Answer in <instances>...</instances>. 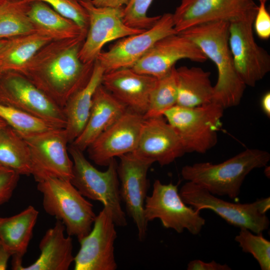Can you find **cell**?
Listing matches in <instances>:
<instances>
[{"mask_svg": "<svg viewBox=\"0 0 270 270\" xmlns=\"http://www.w3.org/2000/svg\"><path fill=\"white\" fill-rule=\"evenodd\" d=\"M50 42L43 46L21 72L62 108L89 80L94 62L84 63L79 52L85 39Z\"/></svg>", "mask_w": 270, "mask_h": 270, "instance_id": "obj_1", "label": "cell"}, {"mask_svg": "<svg viewBox=\"0 0 270 270\" xmlns=\"http://www.w3.org/2000/svg\"><path fill=\"white\" fill-rule=\"evenodd\" d=\"M229 24L226 21L210 22L179 32L196 44L216 66L218 76L212 102L224 109L240 104L246 86L234 66L228 42Z\"/></svg>", "mask_w": 270, "mask_h": 270, "instance_id": "obj_2", "label": "cell"}, {"mask_svg": "<svg viewBox=\"0 0 270 270\" xmlns=\"http://www.w3.org/2000/svg\"><path fill=\"white\" fill-rule=\"evenodd\" d=\"M270 160L267 151L247 148L219 164L203 162L185 166L181 174L185 180L201 186L214 195L235 199L246 176L254 169L266 166Z\"/></svg>", "mask_w": 270, "mask_h": 270, "instance_id": "obj_3", "label": "cell"}, {"mask_svg": "<svg viewBox=\"0 0 270 270\" xmlns=\"http://www.w3.org/2000/svg\"><path fill=\"white\" fill-rule=\"evenodd\" d=\"M37 183L46 212L62 222L68 236L78 242L87 236L96 217L92 204L68 180L49 178Z\"/></svg>", "mask_w": 270, "mask_h": 270, "instance_id": "obj_4", "label": "cell"}, {"mask_svg": "<svg viewBox=\"0 0 270 270\" xmlns=\"http://www.w3.org/2000/svg\"><path fill=\"white\" fill-rule=\"evenodd\" d=\"M68 150L73 162L70 180L72 184L84 197L100 202L116 226H126V215L121 206L118 163L115 158L102 172L89 162L82 150L72 144Z\"/></svg>", "mask_w": 270, "mask_h": 270, "instance_id": "obj_5", "label": "cell"}, {"mask_svg": "<svg viewBox=\"0 0 270 270\" xmlns=\"http://www.w3.org/2000/svg\"><path fill=\"white\" fill-rule=\"evenodd\" d=\"M182 200L196 210H210L228 224L248 229L256 234L268 229L266 212L270 208V197L257 199L252 203L237 204L218 198L201 186L188 181L180 188Z\"/></svg>", "mask_w": 270, "mask_h": 270, "instance_id": "obj_6", "label": "cell"}, {"mask_svg": "<svg viewBox=\"0 0 270 270\" xmlns=\"http://www.w3.org/2000/svg\"><path fill=\"white\" fill-rule=\"evenodd\" d=\"M224 110L214 102L194 108L176 105L163 116L177 132L186 153L204 154L217 144Z\"/></svg>", "mask_w": 270, "mask_h": 270, "instance_id": "obj_7", "label": "cell"}, {"mask_svg": "<svg viewBox=\"0 0 270 270\" xmlns=\"http://www.w3.org/2000/svg\"><path fill=\"white\" fill-rule=\"evenodd\" d=\"M0 104L24 111L56 128L66 127L63 108L21 73L8 71L0 75Z\"/></svg>", "mask_w": 270, "mask_h": 270, "instance_id": "obj_8", "label": "cell"}, {"mask_svg": "<svg viewBox=\"0 0 270 270\" xmlns=\"http://www.w3.org/2000/svg\"><path fill=\"white\" fill-rule=\"evenodd\" d=\"M200 212L182 200L178 185L163 184L158 180H154L152 194L145 200L144 216L148 222L158 218L164 228L178 233L186 230L192 234H198L206 224Z\"/></svg>", "mask_w": 270, "mask_h": 270, "instance_id": "obj_9", "label": "cell"}, {"mask_svg": "<svg viewBox=\"0 0 270 270\" xmlns=\"http://www.w3.org/2000/svg\"><path fill=\"white\" fill-rule=\"evenodd\" d=\"M21 136L30 150L31 175L36 182L49 178L70 180L73 162L69 156L67 146L69 142L64 128H56L36 134Z\"/></svg>", "mask_w": 270, "mask_h": 270, "instance_id": "obj_10", "label": "cell"}, {"mask_svg": "<svg viewBox=\"0 0 270 270\" xmlns=\"http://www.w3.org/2000/svg\"><path fill=\"white\" fill-rule=\"evenodd\" d=\"M255 16L229 24L228 42L236 70L242 82L252 87L270 70V56L254 36Z\"/></svg>", "mask_w": 270, "mask_h": 270, "instance_id": "obj_11", "label": "cell"}, {"mask_svg": "<svg viewBox=\"0 0 270 270\" xmlns=\"http://www.w3.org/2000/svg\"><path fill=\"white\" fill-rule=\"evenodd\" d=\"M78 2L88 18L87 33L79 52L80 58L84 63L94 62L106 44L144 30L130 27L124 23L123 8L98 7L91 0Z\"/></svg>", "mask_w": 270, "mask_h": 270, "instance_id": "obj_12", "label": "cell"}, {"mask_svg": "<svg viewBox=\"0 0 270 270\" xmlns=\"http://www.w3.org/2000/svg\"><path fill=\"white\" fill-rule=\"evenodd\" d=\"M258 8L252 0H181L172 14L174 27L179 33L204 23L230 22L254 16Z\"/></svg>", "mask_w": 270, "mask_h": 270, "instance_id": "obj_13", "label": "cell"}, {"mask_svg": "<svg viewBox=\"0 0 270 270\" xmlns=\"http://www.w3.org/2000/svg\"><path fill=\"white\" fill-rule=\"evenodd\" d=\"M178 33L174 27L172 14L160 16L156 23L143 32L120 39L108 50L102 52L97 60L105 72L132 68L164 37Z\"/></svg>", "mask_w": 270, "mask_h": 270, "instance_id": "obj_14", "label": "cell"}, {"mask_svg": "<svg viewBox=\"0 0 270 270\" xmlns=\"http://www.w3.org/2000/svg\"><path fill=\"white\" fill-rule=\"evenodd\" d=\"M117 172L120 182V194L126 212L138 230V237L143 240L146 234L148 222L144 216V204L148 188V170L153 164L132 152L119 157Z\"/></svg>", "mask_w": 270, "mask_h": 270, "instance_id": "obj_15", "label": "cell"}, {"mask_svg": "<svg viewBox=\"0 0 270 270\" xmlns=\"http://www.w3.org/2000/svg\"><path fill=\"white\" fill-rule=\"evenodd\" d=\"M115 224L103 208L96 216L89 234L79 242L80 248L74 256L75 270H116L117 264L114 244L117 236Z\"/></svg>", "mask_w": 270, "mask_h": 270, "instance_id": "obj_16", "label": "cell"}, {"mask_svg": "<svg viewBox=\"0 0 270 270\" xmlns=\"http://www.w3.org/2000/svg\"><path fill=\"white\" fill-rule=\"evenodd\" d=\"M144 118L130 109L88 148L89 158L96 164L108 166L116 157L136 148Z\"/></svg>", "mask_w": 270, "mask_h": 270, "instance_id": "obj_17", "label": "cell"}, {"mask_svg": "<svg viewBox=\"0 0 270 270\" xmlns=\"http://www.w3.org/2000/svg\"><path fill=\"white\" fill-rule=\"evenodd\" d=\"M182 59L204 62L208 58L192 40L176 33L156 42L132 68L138 73L159 78L168 74Z\"/></svg>", "mask_w": 270, "mask_h": 270, "instance_id": "obj_18", "label": "cell"}, {"mask_svg": "<svg viewBox=\"0 0 270 270\" xmlns=\"http://www.w3.org/2000/svg\"><path fill=\"white\" fill-rule=\"evenodd\" d=\"M132 152L161 166L172 163L186 154L178 135L163 116L144 118L138 145Z\"/></svg>", "mask_w": 270, "mask_h": 270, "instance_id": "obj_19", "label": "cell"}, {"mask_svg": "<svg viewBox=\"0 0 270 270\" xmlns=\"http://www.w3.org/2000/svg\"><path fill=\"white\" fill-rule=\"evenodd\" d=\"M156 80L132 68H122L104 72L102 84L127 108L144 116Z\"/></svg>", "mask_w": 270, "mask_h": 270, "instance_id": "obj_20", "label": "cell"}, {"mask_svg": "<svg viewBox=\"0 0 270 270\" xmlns=\"http://www.w3.org/2000/svg\"><path fill=\"white\" fill-rule=\"evenodd\" d=\"M127 109L101 84L94 94L91 110L84 128L71 144L84 152Z\"/></svg>", "mask_w": 270, "mask_h": 270, "instance_id": "obj_21", "label": "cell"}, {"mask_svg": "<svg viewBox=\"0 0 270 270\" xmlns=\"http://www.w3.org/2000/svg\"><path fill=\"white\" fill-rule=\"evenodd\" d=\"M65 227L56 220L54 226L45 232L39 244L40 254L30 266L20 270H68L74 261L72 240L66 236Z\"/></svg>", "mask_w": 270, "mask_h": 270, "instance_id": "obj_22", "label": "cell"}, {"mask_svg": "<svg viewBox=\"0 0 270 270\" xmlns=\"http://www.w3.org/2000/svg\"><path fill=\"white\" fill-rule=\"evenodd\" d=\"M104 72V68L96 60L91 76L87 84L70 98L63 108L66 118V126L64 129L70 144L80 134L84 128L91 110L94 94L102 84Z\"/></svg>", "mask_w": 270, "mask_h": 270, "instance_id": "obj_23", "label": "cell"}, {"mask_svg": "<svg viewBox=\"0 0 270 270\" xmlns=\"http://www.w3.org/2000/svg\"><path fill=\"white\" fill-rule=\"evenodd\" d=\"M39 212L29 206L14 216L0 217V242L12 258L22 260L32 238Z\"/></svg>", "mask_w": 270, "mask_h": 270, "instance_id": "obj_24", "label": "cell"}, {"mask_svg": "<svg viewBox=\"0 0 270 270\" xmlns=\"http://www.w3.org/2000/svg\"><path fill=\"white\" fill-rule=\"evenodd\" d=\"M210 73L199 67L182 66L176 68V105L194 108L212 102L214 86Z\"/></svg>", "mask_w": 270, "mask_h": 270, "instance_id": "obj_25", "label": "cell"}, {"mask_svg": "<svg viewBox=\"0 0 270 270\" xmlns=\"http://www.w3.org/2000/svg\"><path fill=\"white\" fill-rule=\"evenodd\" d=\"M28 14L36 32L52 41L86 36L74 22L61 15L44 2H30Z\"/></svg>", "mask_w": 270, "mask_h": 270, "instance_id": "obj_26", "label": "cell"}, {"mask_svg": "<svg viewBox=\"0 0 270 270\" xmlns=\"http://www.w3.org/2000/svg\"><path fill=\"white\" fill-rule=\"evenodd\" d=\"M51 41L36 32L8 39L0 49V70L21 72L36 53Z\"/></svg>", "mask_w": 270, "mask_h": 270, "instance_id": "obj_27", "label": "cell"}, {"mask_svg": "<svg viewBox=\"0 0 270 270\" xmlns=\"http://www.w3.org/2000/svg\"><path fill=\"white\" fill-rule=\"evenodd\" d=\"M0 164L20 176L32 174L28 146L24 138L8 125L0 130Z\"/></svg>", "mask_w": 270, "mask_h": 270, "instance_id": "obj_28", "label": "cell"}, {"mask_svg": "<svg viewBox=\"0 0 270 270\" xmlns=\"http://www.w3.org/2000/svg\"><path fill=\"white\" fill-rule=\"evenodd\" d=\"M29 4L24 0L0 3V40L36 32L28 14Z\"/></svg>", "mask_w": 270, "mask_h": 270, "instance_id": "obj_29", "label": "cell"}, {"mask_svg": "<svg viewBox=\"0 0 270 270\" xmlns=\"http://www.w3.org/2000/svg\"><path fill=\"white\" fill-rule=\"evenodd\" d=\"M177 98L176 68L174 66L166 75L157 78L144 118L163 116L165 111L176 105Z\"/></svg>", "mask_w": 270, "mask_h": 270, "instance_id": "obj_30", "label": "cell"}, {"mask_svg": "<svg viewBox=\"0 0 270 270\" xmlns=\"http://www.w3.org/2000/svg\"><path fill=\"white\" fill-rule=\"evenodd\" d=\"M0 118L21 136L36 134L56 128L24 111L0 104Z\"/></svg>", "mask_w": 270, "mask_h": 270, "instance_id": "obj_31", "label": "cell"}, {"mask_svg": "<svg viewBox=\"0 0 270 270\" xmlns=\"http://www.w3.org/2000/svg\"><path fill=\"white\" fill-rule=\"evenodd\" d=\"M244 252L250 254L262 270H270V242L262 234H256L246 228H240L235 237Z\"/></svg>", "mask_w": 270, "mask_h": 270, "instance_id": "obj_32", "label": "cell"}, {"mask_svg": "<svg viewBox=\"0 0 270 270\" xmlns=\"http://www.w3.org/2000/svg\"><path fill=\"white\" fill-rule=\"evenodd\" d=\"M153 0H129L123 8V19L128 26L142 30L152 27L160 16H149L148 10Z\"/></svg>", "mask_w": 270, "mask_h": 270, "instance_id": "obj_33", "label": "cell"}, {"mask_svg": "<svg viewBox=\"0 0 270 270\" xmlns=\"http://www.w3.org/2000/svg\"><path fill=\"white\" fill-rule=\"evenodd\" d=\"M27 2L40 1L49 5L64 16L74 22L86 34L88 26V14L76 0H24Z\"/></svg>", "mask_w": 270, "mask_h": 270, "instance_id": "obj_34", "label": "cell"}, {"mask_svg": "<svg viewBox=\"0 0 270 270\" xmlns=\"http://www.w3.org/2000/svg\"><path fill=\"white\" fill-rule=\"evenodd\" d=\"M20 176L18 174L10 169L0 172V206L11 198Z\"/></svg>", "mask_w": 270, "mask_h": 270, "instance_id": "obj_35", "label": "cell"}, {"mask_svg": "<svg viewBox=\"0 0 270 270\" xmlns=\"http://www.w3.org/2000/svg\"><path fill=\"white\" fill-rule=\"evenodd\" d=\"M253 26L257 36L261 39L267 40L270 37V15L266 3L260 2L258 6Z\"/></svg>", "mask_w": 270, "mask_h": 270, "instance_id": "obj_36", "label": "cell"}, {"mask_svg": "<svg viewBox=\"0 0 270 270\" xmlns=\"http://www.w3.org/2000/svg\"><path fill=\"white\" fill-rule=\"evenodd\" d=\"M188 270H230L231 268L226 264H221L212 260L208 262L194 260L188 262Z\"/></svg>", "mask_w": 270, "mask_h": 270, "instance_id": "obj_37", "label": "cell"}, {"mask_svg": "<svg viewBox=\"0 0 270 270\" xmlns=\"http://www.w3.org/2000/svg\"><path fill=\"white\" fill-rule=\"evenodd\" d=\"M129 0H91L94 5L98 7L124 8Z\"/></svg>", "mask_w": 270, "mask_h": 270, "instance_id": "obj_38", "label": "cell"}, {"mask_svg": "<svg viewBox=\"0 0 270 270\" xmlns=\"http://www.w3.org/2000/svg\"><path fill=\"white\" fill-rule=\"evenodd\" d=\"M11 256L10 252L0 242V270L7 269L8 261Z\"/></svg>", "mask_w": 270, "mask_h": 270, "instance_id": "obj_39", "label": "cell"}, {"mask_svg": "<svg viewBox=\"0 0 270 270\" xmlns=\"http://www.w3.org/2000/svg\"><path fill=\"white\" fill-rule=\"evenodd\" d=\"M260 106L264 112L268 117L270 116V92H268L262 96Z\"/></svg>", "mask_w": 270, "mask_h": 270, "instance_id": "obj_40", "label": "cell"}, {"mask_svg": "<svg viewBox=\"0 0 270 270\" xmlns=\"http://www.w3.org/2000/svg\"><path fill=\"white\" fill-rule=\"evenodd\" d=\"M8 125V124L6 123V122L0 118V130Z\"/></svg>", "mask_w": 270, "mask_h": 270, "instance_id": "obj_41", "label": "cell"}, {"mask_svg": "<svg viewBox=\"0 0 270 270\" xmlns=\"http://www.w3.org/2000/svg\"><path fill=\"white\" fill-rule=\"evenodd\" d=\"M8 39L0 40V49L4 45Z\"/></svg>", "mask_w": 270, "mask_h": 270, "instance_id": "obj_42", "label": "cell"}, {"mask_svg": "<svg viewBox=\"0 0 270 270\" xmlns=\"http://www.w3.org/2000/svg\"><path fill=\"white\" fill-rule=\"evenodd\" d=\"M7 169L8 168H7L0 164V172Z\"/></svg>", "mask_w": 270, "mask_h": 270, "instance_id": "obj_43", "label": "cell"}, {"mask_svg": "<svg viewBox=\"0 0 270 270\" xmlns=\"http://www.w3.org/2000/svg\"><path fill=\"white\" fill-rule=\"evenodd\" d=\"M260 2H264L266 3V2L268 0H258Z\"/></svg>", "mask_w": 270, "mask_h": 270, "instance_id": "obj_44", "label": "cell"}, {"mask_svg": "<svg viewBox=\"0 0 270 270\" xmlns=\"http://www.w3.org/2000/svg\"><path fill=\"white\" fill-rule=\"evenodd\" d=\"M8 0H0V3H2L5 1H8Z\"/></svg>", "mask_w": 270, "mask_h": 270, "instance_id": "obj_45", "label": "cell"}, {"mask_svg": "<svg viewBox=\"0 0 270 270\" xmlns=\"http://www.w3.org/2000/svg\"><path fill=\"white\" fill-rule=\"evenodd\" d=\"M2 72L0 70V75L2 74Z\"/></svg>", "mask_w": 270, "mask_h": 270, "instance_id": "obj_46", "label": "cell"}, {"mask_svg": "<svg viewBox=\"0 0 270 270\" xmlns=\"http://www.w3.org/2000/svg\"></svg>", "mask_w": 270, "mask_h": 270, "instance_id": "obj_47", "label": "cell"}]
</instances>
